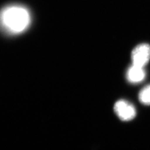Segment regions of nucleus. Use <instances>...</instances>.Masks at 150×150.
I'll use <instances>...</instances> for the list:
<instances>
[{
    "label": "nucleus",
    "instance_id": "nucleus-2",
    "mask_svg": "<svg viewBox=\"0 0 150 150\" xmlns=\"http://www.w3.org/2000/svg\"><path fill=\"white\" fill-rule=\"evenodd\" d=\"M133 65L144 68L150 60V45L143 43L136 46L131 53Z\"/></svg>",
    "mask_w": 150,
    "mask_h": 150
},
{
    "label": "nucleus",
    "instance_id": "nucleus-5",
    "mask_svg": "<svg viewBox=\"0 0 150 150\" xmlns=\"http://www.w3.org/2000/svg\"><path fill=\"white\" fill-rule=\"evenodd\" d=\"M139 100L142 104L150 105V84L141 90L139 94Z\"/></svg>",
    "mask_w": 150,
    "mask_h": 150
},
{
    "label": "nucleus",
    "instance_id": "nucleus-1",
    "mask_svg": "<svg viewBox=\"0 0 150 150\" xmlns=\"http://www.w3.org/2000/svg\"><path fill=\"white\" fill-rule=\"evenodd\" d=\"M31 15L24 6L11 4L0 11V30L8 35H17L26 30L31 23Z\"/></svg>",
    "mask_w": 150,
    "mask_h": 150
},
{
    "label": "nucleus",
    "instance_id": "nucleus-3",
    "mask_svg": "<svg viewBox=\"0 0 150 150\" xmlns=\"http://www.w3.org/2000/svg\"><path fill=\"white\" fill-rule=\"evenodd\" d=\"M114 110L116 115L122 121H130L136 116L134 106L126 100H119L114 106Z\"/></svg>",
    "mask_w": 150,
    "mask_h": 150
},
{
    "label": "nucleus",
    "instance_id": "nucleus-4",
    "mask_svg": "<svg viewBox=\"0 0 150 150\" xmlns=\"http://www.w3.org/2000/svg\"><path fill=\"white\" fill-rule=\"evenodd\" d=\"M146 76L144 68L132 64L128 68L126 72V79L127 80L133 84H137L144 80Z\"/></svg>",
    "mask_w": 150,
    "mask_h": 150
}]
</instances>
